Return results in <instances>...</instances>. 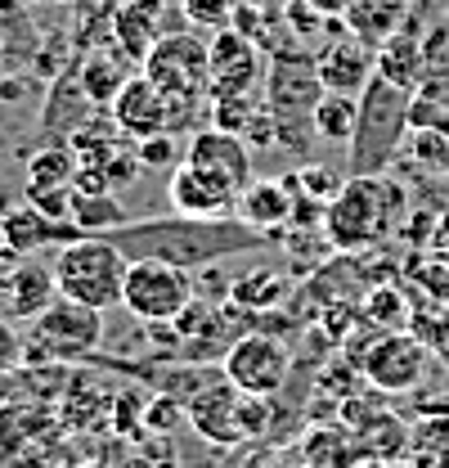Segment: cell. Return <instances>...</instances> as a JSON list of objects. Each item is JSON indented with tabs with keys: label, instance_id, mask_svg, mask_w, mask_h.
I'll return each instance as SVG.
<instances>
[{
	"label": "cell",
	"instance_id": "obj_9",
	"mask_svg": "<svg viewBox=\"0 0 449 468\" xmlns=\"http://www.w3.org/2000/svg\"><path fill=\"white\" fill-rule=\"evenodd\" d=\"M364 378L387 392V397H400V392H413L423 378H427V343L418 334H404V329H392L382 334L373 347L364 351L360 360Z\"/></svg>",
	"mask_w": 449,
	"mask_h": 468
},
{
	"label": "cell",
	"instance_id": "obj_3",
	"mask_svg": "<svg viewBox=\"0 0 449 468\" xmlns=\"http://www.w3.org/2000/svg\"><path fill=\"white\" fill-rule=\"evenodd\" d=\"M395 212H400V189L387 180V172L350 176L324 207V234L337 252H360L392 230Z\"/></svg>",
	"mask_w": 449,
	"mask_h": 468
},
{
	"label": "cell",
	"instance_id": "obj_25",
	"mask_svg": "<svg viewBox=\"0 0 449 468\" xmlns=\"http://www.w3.org/2000/svg\"><path fill=\"white\" fill-rule=\"evenodd\" d=\"M5 297H9V311L14 315H37V311H46L50 302H55L58 292H55V275L46 271V266H18L9 280H5Z\"/></svg>",
	"mask_w": 449,
	"mask_h": 468
},
{
	"label": "cell",
	"instance_id": "obj_29",
	"mask_svg": "<svg viewBox=\"0 0 449 468\" xmlns=\"http://www.w3.org/2000/svg\"><path fill=\"white\" fill-rule=\"evenodd\" d=\"M175 154H180V140L162 131V135H149V140H135V158H140V167H153V172H162L175 163Z\"/></svg>",
	"mask_w": 449,
	"mask_h": 468
},
{
	"label": "cell",
	"instance_id": "obj_2",
	"mask_svg": "<svg viewBox=\"0 0 449 468\" xmlns=\"http://www.w3.org/2000/svg\"><path fill=\"white\" fill-rule=\"evenodd\" d=\"M409 109L413 90L373 72V81L360 90V117L346 144V176H382L392 167L409 131Z\"/></svg>",
	"mask_w": 449,
	"mask_h": 468
},
{
	"label": "cell",
	"instance_id": "obj_24",
	"mask_svg": "<svg viewBox=\"0 0 449 468\" xmlns=\"http://www.w3.org/2000/svg\"><path fill=\"white\" fill-rule=\"evenodd\" d=\"M112 32H117V50L131 58H149L153 50V41H158V27H153V5L149 0H126L121 9H117V18H112Z\"/></svg>",
	"mask_w": 449,
	"mask_h": 468
},
{
	"label": "cell",
	"instance_id": "obj_16",
	"mask_svg": "<svg viewBox=\"0 0 449 468\" xmlns=\"http://www.w3.org/2000/svg\"><path fill=\"white\" fill-rule=\"evenodd\" d=\"M238 397H243V392L221 374L212 388H203V392L184 406V419L193 423V432H198L203 441L238 446V441H243V437H238Z\"/></svg>",
	"mask_w": 449,
	"mask_h": 468
},
{
	"label": "cell",
	"instance_id": "obj_37",
	"mask_svg": "<svg viewBox=\"0 0 449 468\" xmlns=\"http://www.w3.org/2000/svg\"><path fill=\"white\" fill-rule=\"evenodd\" d=\"M23 5H55V0H23Z\"/></svg>",
	"mask_w": 449,
	"mask_h": 468
},
{
	"label": "cell",
	"instance_id": "obj_6",
	"mask_svg": "<svg viewBox=\"0 0 449 468\" xmlns=\"http://www.w3.org/2000/svg\"><path fill=\"white\" fill-rule=\"evenodd\" d=\"M144 77L171 104H207V95H212V41L198 32L158 37L144 58Z\"/></svg>",
	"mask_w": 449,
	"mask_h": 468
},
{
	"label": "cell",
	"instance_id": "obj_5",
	"mask_svg": "<svg viewBox=\"0 0 449 468\" xmlns=\"http://www.w3.org/2000/svg\"><path fill=\"white\" fill-rule=\"evenodd\" d=\"M104 343V311L81 306L72 297H55L46 311L27 320L23 334V360L27 365H68L90 360Z\"/></svg>",
	"mask_w": 449,
	"mask_h": 468
},
{
	"label": "cell",
	"instance_id": "obj_7",
	"mask_svg": "<svg viewBox=\"0 0 449 468\" xmlns=\"http://www.w3.org/2000/svg\"><path fill=\"white\" fill-rule=\"evenodd\" d=\"M198 297L193 289V271H180L171 261H149V257H135L126 266V280H121V306L131 320L158 329L171 324L189 302Z\"/></svg>",
	"mask_w": 449,
	"mask_h": 468
},
{
	"label": "cell",
	"instance_id": "obj_38",
	"mask_svg": "<svg viewBox=\"0 0 449 468\" xmlns=\"http://www.w3.org/2000/svg\"><path fill=\"white\" fill-rule=\"evenodd\" d=\"M445 9H449V0H445Z\"/></svg>",
	"mask_w": 449,
	"mask_h": 468
},
{
	"label": "cell",
	"instance_id": "obj_33",
	"mask_svg": "<svg viewBox=\"0 0 449 468\" xmlns=\"http://www.w3.org/2000/svg\"><path fill=\"white\" fill-rule=\"evenodd\" d=\"M369 315L382 324V320H404V302H400V292H387L378 289L373 297H369Z\"/></svg>",
	"mask_w": 449,
	"mask_h": 468
},
{
	"label": "cell",
	"instance_id": "obj_15",
	"mask_svg": "<svg viewBox=\"0 0 449 468\" xmlns=\"http://www.w3.org/2000/svg\"><path fill=\"white\" fill-rule=\"evenodd\" d=\"M315 68L324 77V90H341V95H360L369 81H373V68H378V50L364 46L360 37H337L329 41L319 55H315Z\"/></svg>",
	"mask_w": 449,
	"mask_h": 468
},
{
	"label": "cell",
	"instance_id": "obj_11",
	"mask_svg": "<svg viewBox=\"0 0 449 468\" xmlns=\"http://www.w3.org/2000/svg\"><path fill=\"white\" fill-rule=\"evenodd\" d=\"M184 163L216 176L234 194H243L252 185V149L238 131H224V126H198L184 144Z\"/></svg>",
	"mask_w": 449,
	"mask_h": 468
},
{
	"label": "cell",
	"instance_id": "obj_22",
	"mask_svg": "<svg viewBox=\"0 0 449 468\" xmlns=\"http://www.w3.org/2000/svg\"><path fill=\"white\" fill-rule=\"evenodd\" d=\"M77 77H81L86 95L99 109H109L112 100H117V90L131 81V58L121 55V50H90V55L77 63Z\"/></svg>",
	"mask_w": 449,
	"mask_h": 468
},
{
	"label": "cell",
	"instance_id": "obj_1",
	"mask_svg": "<svg viewBox=\"0 0 449 468\" xmlns=\"http://www.w3.org/2000/svg\"><path fill=\"white\" fill-rule=\"evenodd\" d=\"M109 239L126 252V261L149 257V261H171L180 271H207L238 252H256L275 243V234L252 230L238 217H184V212L153 217V221H126Z\"/></svg>",
	"mask_w": 449,
	"mask_h": 468
},
{
	"label": "cell",
	"instance_id": "obj_21",
	"mask_svg": "<svg viewBox=\"0 0 449 468\" xmlns=\"http://www.w3.org/2000/svg\"><path fill=\"white\" fill-rule=\"evenodd\" d=\"M341 23L350 37H360L364 46H382L387 37H395L409 23V0H350L341 9Z\"/></svg>",
	"mask_w": 449,
	"mask_h": 468
},
{
	"label": "cell",
	"instance_id": "obj_4",
	"mask_svg": "<svg viewBox=\"0 0 449 468\" xmlns=\"http://www.w3.org/2000/svg\"><path fill=\"white\" fill-rule=\"evenodd\" d=\"M126 252L112 243L109 234H77L72 243H63L55 252V292L72 297L81 306L109 311L121 306V280H126Z\"/></svg>",
	"mask_w": 449,
	"mask_h": 468
},
{
	"label": "cell",
	"instance_id": "obj_17",
	"mask_svg": "<svg viewBox=\"0 0 449 468\" xmlns=\"http://www.w3.org/2000/svg\"><path fill=\"white\" fill-rule=\"evenodd\" d=\"M234 203H238V194L229 185H221L216 176L198 172L189 163H180L171 172V207L184 212V217H229Z\"/></svg>",
	"mask_w": 449,
	"mask_h": 468
},
{
	"label": "cell",
	"instance_id": "obj_34",
	"mask_svg": "<svg viewBox=\"0 0 449 468\" xmlns=\"http://www.w3.org/2000/svg\"><path fill=\"white\" fill-rule=\"evenodd\" d=\"M301 5H310L315 14H329V18H341V9H346L350 0H301Z\"/></svg>",
	"mask_w": 449,
	"mask_h": 468
},
{
	"label": "cell",
	"instance_id": "obj_28",
	"mask_svg": "<svg viewBox=\"0 0 449 468\" xmlns=\"http://www.w3.org/2000/svg\"><path fill=\"white\" fill-rule=\"evenodd\" d=\"M283 292H287V284L279 280V271H252V275L229 284V302L243 315H256V311H275L283 302Z\"/></svg>",
	"mask_w": 449,
	"mask_h": 468
},
{
	"label": "cell",
	"instance_id": "obj_14",
	"mask_svg": "<svg viewBox=\"0 0 449 468\" xmlns=\"http://www.w3.org/2000/svg\"><path fill=\"white\" fill-rule=\"evenodd\" d=\"M99 113V104L86 95L77 68H63L55 81H50V95H46V109H41V144H55V140H72L90 117Z\"/></svg>",
	"mask_w": 449,
	"mask_h": 468
},
{
	"label": "cell",
	"instance_id": "obj_13",
	"mask_svg": "<svg viewBox=\"0 0 449 468\" xmlns=\"http://www.w3.org/2000/svg\"><path fill=\"white\" fill-rule=\"evenodd\" d=\"M261 81H266V72H261L256 41L221 27L212 37V95H252V90H261Z\"/></svg>",
	"mask_w": 449,
	"mask_h": 468
},
{
	"label": "cell",
	"instance_id": "obj_18",
	"mask_svg": "<svg viewBox=\"0 0 449 468\" xmlns=\"http://www.w3.org/2000/svg\"><path fill=\"white\" fill-rule=\"evenodd\" d=\"M77 226L72 221H50L41 207H14V212H5L0 217V239H5V248L9 252H18V257H32V252H41V248H50V243H72L77 239Z\"/></svg>",
	"mask_w": 449,
	"mask_h": 468
},
{
	"label": "cell",
	"instance_id": "obj_32",
	"mask_svg": "<svg viewBox=\"0 0 449 468\" xmlns=\"http://www.w3.org/2000/svg\"><path fill=\"white\" fill-rule=\"evenodd\" d=\"M23 365V334L9 315H0V378H9Z\"/></svg>",
	"mask_w": 449,
	"mask_h": 468
},
{
	"label": "cell",
	"instance_id": "obj_36",
	"mask_svg": "<svg viewBox=\"0 0 449 468\" xmlns=\"http://www.w3.org/2000/svg\"><path fill=\"white\" fill-rule=\"evenodd\" d=\"M9 72V46H5V32H0V77Z\"/></svg>",
	"mask_w": 449,
	"mask_h": 468
},
{
	"label": "cell",
	"instance_id": "obj_8",
	"mask_svg": "<svg viewBox=\"0 0 449 468\" xmlns=\"http://www.w3.org/2000/svg\"><path fill=\"white\" fill-rule=\"evenodd\" d=\"M221 374L247 397H279L292 374V351L266 329H252L234 338L221 356Z\"/></svg>",
	"mask_w": 449,
	"mask_h": 468
},
{
	"label": "cell",
	"instance_id": "obj_23",
	"mask_svg": "<svg viewBox=\"0 0 449 468\" xmlns=\"http://www.w3.org/2000/svg\"><path fill=\"white\" fill-rule=\"evenodd\" d=\"M68 221L81 234H112L131 221L126 203L117 194H86V189H72V203H68Z\"/></svg>",
	"mask_w": 449,
	"mask_h": 468
},
{
	"label": "cell",
	"instance_id": "obj_19",
	"mask_svg": "<svg viewBox=\"0 0 449 468\" xmlns=\"http://www.w3.org/2000/svg\"><path fill=\"white\" fill-rule=\"evenodd\" d=\"M292 180L283 176V180H252L243 194H238V203H234V212H238V221H247L252 230H266L279 239V230L292 221Z\"/></svg>",
	"mask_w": 449,
	"mask_h": 468
},
{
	"label": "cell",
	"instance_id": "obj_30",
	"mask_svg": "<svg viewBox=\"0 0 449 468\" xmlns=\"http://www.w3.org/2000/svg\"><path fill=\"white\" fill-rule=\"evenodd\" d=\"M287 180H292V189H297V194H306V198H319L324 207H329V198H333L337 189H341L329 167H301V172L287 176Z\"/></svg>",
	"mask_w": 449,
	"mask_h": 468
},
{
	"label": "cell",
	"instance_id": "obj_26",
	"mask_svg": "<svg viewBox=\"0 0 449 468\" xmlns=\"http://www.w3.org/2000/svg\"><path fill=\"white\" fill-rule=\"evenodd\" d=\"M72 176H77V154H72L68 140L41 144L27 158V189H68Z\"/></svg>",
	"mask_w": 449,
	"mask_h": 468
},
{
	"label": "cell",
	"instance_id": "obj_31",
	"mask_svg": "<svg viewBox=\"0 0 449 468\" xmlns=\"http://www.w3.org/2000/svg\"><path fill=\"white\" fill-rule=\"evenodd\" d=\"M234 9H238V0H184V14L198 27H207V32H221L224 23L234 18Z\"/></svg>",
	"mask_w": 449,
	"mask_h": 468
},
{
	"label": "cell",
	"instance_id": "obj_20",
	"mask_svg": "<svg viewBox=\"0 0 449 468\" xmlns=\"http://www.w3.org/2000/svg\"><path fill=\"white\" fill-rule=\"evenodd\" d=\"M373 72L418 95L423 72H427V50H423V37L413 32V23H404L395 37H387V41L378 46V68H373Z\"/></svg>",
	"mask_w": 449,
	"mask_h": 468
},
{
	"label": "cell",
	"instance_id": "obj_12",
	"mask_svg": "<svg viewBox=\"0 0 449 468\" xmlns=\"http://www.w3.org/2000/svg\"><path fill=\"white\" fill-rule=\"evenodd\" d=\"M109 113L126 140H149V135L171 131V100L144 77V72H131V81L117 90V100L109 104ZM171 135H175V131H171Z\"/></svg>",
	"mask_w": 449,
	"mask_h": 468
},
{
	"label": "cell",
	"instance_id": "obj_10",
	"mask_svg": "<svg viewBox=\"0 0 449 468\" xmlns=\"http://www.w3.org/2000/svg\"><path fill=\"white\" fill-rule=\"evenodd\" d=\"M261 95H266V109L275 117H310L315 104L324 100V77H319V68H315L310 55L283 50L266 68Z\"/></svg>",
	"mask_w": 449,
	"mask_h": 468
},
{
	"label": "cell",
	"instance_id": "obj_35",
	"mask_svg": "<svg viewBox=\"0 0 449 468\" xmlns=\"http://www.w3.org/2000/svg\"><path fill=\"white\" fill-rule=\"evenodd\" d=\"M167 419L175 423V419H180V410L175 406H153L149 410V428H167Z\"/></svg>",
	"mask_w": 449,
	"mask_h": 468
},
{
	"label": "cell",
	"instance_id": "obj_27",
	"mask_svg": "<svg viewBox=\"0 0 449 468\" xmlns=\"http://www.w3.org/2000/svg\"><path fill=\"white\" fill-rule=\"evenodd\" d=\"M355 117H360V95H341V90H324V100L315 104V135H324L329 144H350V131H355Z\"/></svg>",
	"mask_w": 449,
	"mask_h": 468
}]
</instances>
